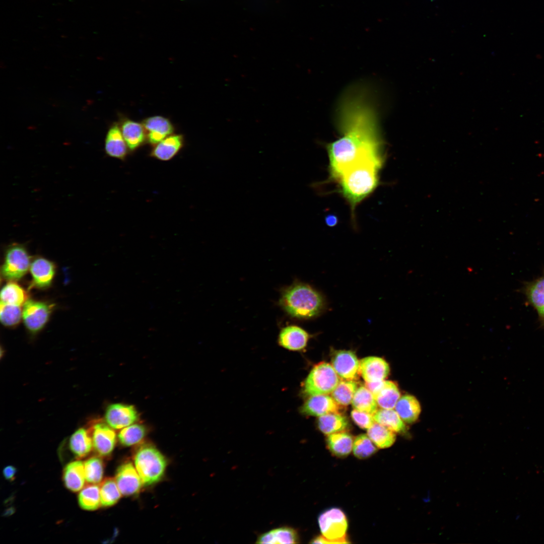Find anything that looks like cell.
I'll return each instance as SVG.
<instances>
[{"label":"cell","mask_w":544,"mask_h":544,"mask_svg":"<svg viewBox=\"0 0 544 544\" xmlns=\"http://www.w3.org/2000/svg\"><path fill=\"white\" fill-rule=\"evenodd\" d=\"M341 379L332 365L320 362L314 366L306 377L303 391L308 396L331 393Z\"/></svg>","instance_id":"obj_6"},{"label":"cell","mask_w":544,"mask_h":544,"mask_svg":"<svg viewBox=\"0 0 544 544\" xmlns=\"http://www.w3.org/2000/svg\"><path fill=\"white\" fill-rule=\"evenodd\" d=\"M70 448L78 459L86 456L93 448L90 430L81 428L76 431L70 439Z\"/></svg>","instance_id":"obj_24"},{"label":"cell","mask_w":544,"mask_h":544,"mask_svg":"<svg viewBox=\"0 0 544 544\" xmlns=\"http://www.w3.org/2000/svg\"><path fill=\"white\" fill-rule=\"evenodd\" d=\"M310 338L309 334L304 329L295 325L283 327L278 336V343L283 348L293 351L303 350Z\"/></svg>","instance_id":"obj_17"},{"label":"cell","mask_w":544,"mask_h":544,"mask_svg":"<svg viewBox=\"0 0 544 544\" xmlns=\"http://www.w3.org/2000/svg\"><path fill=\"white\" fill-rule=\"evenodd\" d=\"M184 145L181 134H171L154 146L151 156L161 161H168L173 158Z\"/></svg>","instance_id":"obj_20"},{"label":"cell","mask_w":544,"mask_h":544,"mask_svg":"<svg viewBox=\"0 0 544 544\" xmlns=\"http://www.w3.org/2000/svg\"><path fill=\"white\" fill-rule=\"evenodd\" d=\"M138 412L132 405L122 403L110 404L106 410L105 420L113 429H120L137 422Z\"/></svg>","instance_id":"obj_9"},{"label":"cell","mask_w":544,"mask_h":544,"mask_svg":"<svg viewBox=\"0 0 544 544\" xmlns=\"http://www.w3.org/2000/svg\"><path fill=\"white\" fill-rule=\"evenodd\" d=\"M342 406L327 394L309 396L300 409L301 413L307 416L320 417L330 413L341 414Z\"/></svg>","instance_id":"obj_14"},{"label":"cell","mask_w":544,"mask_h":544,"mask_svg":"<svg viewBox=\"0 0 544 544\" xmlns=\"http://www.w3.org/2000/svg\"><path fill=\"white\" fill-rule=\"evenodd\" d=\"M100 484L99 487L101 506L106 507L114 505L122 495L115 479L107 478Z\"/></svg>","instance_id":"obj_33"},{"label":"cell","mask_w":544,"mask_h":544,"mask_svg":"<svg viewBox=\"0 0 544 544\" xmlns=\"http://www.w3.org/2000/svg\"><path fill=\"white\" fill-rule=\"evenodd\" d=\"M299 536L297 531L290 527L284 526L271 530L260 535L257 543L286 544L297 543Z\"/></svg>","instance_id":"obj_22"},{"label":"cell","mask_w":544,"mask_h":544,"mask_svg":"<svg viewBox=\"0 0 544 544\" xmlns=\"http://www.w3.org/2000/svg\"><path fill=\"white\" fill-rule=\"evenodd\" d=\"M357 388L358 384L355 380H341L332 392L331 396L339 405L347 406L352 402Z\"/></svg>","instance_id":"obj_35"},{"label":"cell","mask_w":544,"mask_h":544,"mask_svg":"<svg viewBox=\"0 0 544 544\" xmlns=\"http://www.w3.org/2000/svg\"><path fill=\"white\" fill-rule=\"evenodd\" d=\"M322 536L313 539L312 543H347L348 521L344 512L339 508H332L322 513L318 517Z\"/></svg>","instance_id":"obj_5"},{"label":"cell","mask_w":544,"mask_h":544,"mask_svg":"<svg viewBox=\"0 0 544 544\" xmlns=\"http://www.w3.org/2000/svg\"><path fill=\"white\" fill-rule=\"evenodd\" d=\"M395 408L402 421L408 424L415 422L418 420L421 411L419 401L415 396L410 394L400 397Z\"/></svg>","instance_id":"obj_25"},{"label":"cell","mask_w":544,"mask_h":544,"mask_svg":"<svg viewBox=\"0 0 544 544\" xmlns=\"http://www.w3.org/2000/svg\"><path fill=\"white\" fill-rule=\"evenodd\" d=\"M107 423L98 422L90 429L93 448L100 456L110 455L116 442V434Z\"/></svg>","instance_id":"obj_11"},{"label":"cell","mask_w":544,"mask_h":544,"mask_svg":"<svg viewBox=\"0 0 544 544\" xmlns=\"http://www.w3.org/2000/svg\"><path fill=\"white\" fill-rule=\"evenodd\" d=\"M147 434L145 426L133 424L121 429L118 434L120 443L124 446H130L141 442Z\"/></svg>","instance_id":"obj_34"},{"label":"cell","mask_w":544,"mask_h":544,"mask_svg":"<svg viewBox=\"0 0 544 544\" xmlns=\"http://www.w3.org/2000/svg\"><path fill=\"white\" fill-rule=\"evenodd\" d=\"M373 417L375 422L394 432L403 433L406 431V426L403 421L393 409L377 410Z\"/></svg>","instance_id":"obj_27"},{"label":"cell","mask_w":544,"mask_h":544,"mask_svg":"<svg viewBox=\"0 0 544 544\" xmlns=\"http://www.w3.org/2000/svg\"><path fill=\"white\" fill-rule=\"evenodd\" d=\"M30 264V257L25 247L14 243L9 246L6 251L1 274L6 280H18L27 273Z\"/></svg>","instance_id":"obj_7"},{"label":"cell","mask_w":544,"mask_h":544,"mask_svg":"<svg viewBox=\"0 0 544 544\" xmlns=\"http://www.w3.org/2000/svg\"><path fill=\"white\" fill-rule=\"evenodd\" d=\"M527 294L530 302L544 320V278L529 286Z\"/></svg>","instance_id":"obj_37"},{"label":"cell","mask_w":544,"mask_h":544,"mask_svg":"<svg viewBox=\"0 0 544 544\" xmlns=\"http://www.w3.org/2000/svg\"><path fill=\"white\" fill-rule=\"evenodd\" d=\"M365 386L373 394L381 409H393L400 398V392L395 383L391 381L367 383Z\"/></svg>","instance_id":"obj_13"},{"label":"cell","mask_w":544,"mask_h":544,"mask_svg":"<svg viewBox=\"0 0 544 544\" xmlns=\"http://www.w3.org/2000/svg\"><path fill=\"white\" fill-rule=\"evenodd\" d=\"M353 442L352 436L345 431L328 435L326 439L328 449L338 457L348 455L353 449Z\"/></svg>","instance_id":"obj_26"},{"label":"cell","mask_w":544,"mask_h":544,"mask_svg":"<svg viewBox=\"0 0 544 544\" xmlns=\"http://www.w3.org/2000/svg\"><path fill=\"white\" fill-rule=\"evenodd\" d=\"M338 219L336 216L329 215L325 218V222L327 226H334L337 223Z\"/></svg>","instance_id":"obj_42"},{"label":"cell","mask_w":544,"mask_h":544,"mask_svg":"<svg viewBox=\"0 0 544 544\" xmlns=\"http://www.w3.org/2000/svg\"><path fill=\"white\" fill-rule=\"evenodd\" d=\"M318 427L320 431L328 435L345 431L349 427V422L341 414L330 413L319 417Z\"/></svg>","instance_id":"obj_28"},{"label":"cell","mask_w":544,"mask_h":544,"mask_svg":"<svg viewBox=\"0 0 544 544\" xmlns=\"http://www.w3.org/2000/svg\"><path fill=\"white\" fill-rule=\"evenodd\" d=\"M142 124L146 131L147 141L154 146L172 134L175 129L169 119L159 115L144 119Z\"/></svg>","instance_id":"obj_15"},{"label":"cell","mask_w":544,"mask_h":544,"mask_svg":"<svg viewBox=\"0 0 544 544\" xmlns=\"http://www.w3.org/2000/svg\"><path fill=\"white\" fill-rule=\"evenodd\" d=\"M79 503L85 510L92 511L101 505L100 487L97 484H89L82 488L78 496Z\"/></svg>","instance_id":"obj_31"},{"label":"cell","mask_w":544,"mask_h":544,"mask_svg":"<svg viewBox=\"0 0 544 544\" xmlns=\"http://www.w3.org/2000/svg\"><path fill=\"white\" fill-rule=\"evenodd\" d=\"M23 306L24 323L30 331L35 333L42 329L47 322L53 305L30 299Z\"/></svg>","instance_id":"obj_8"},{"label":"cell","mask_w":544,"mask_h":544,"mask_svg":"<svg viewBox=\"0 0 544 544\" xmlns=\"http://www.w3.org/2000/svg\"><path fill=\"white\" fill-rule=\"evenodd\" d=\"M86 481L89 484H98L102 482L104 472V463L99 456H93L84 463Z\"/></svg>","instance_id":"obj_36"},{"label":"cell","mask_w":544,"mask_h":544,"mask_svg":"<svg viewBox=\"0 0 544 544\" xmlns=\"http://www.w3.org/2000/svg\"><path fill=\"white\" fill-rule=\"evenodd\" d=\"M128 147L123 137L120 127L113 123L109 128L105 140V151L111 157L124 160L127 154Z\"/></svg>","instance_id":"obj_18"},{"label":"cell","mask_w":544,"mask_h":544,"mask_svg":"<svg viewBox=\"0 0 544 544\" xmlns=\"http://www.w3.org/2000/svg\"><path fill=\"white\" fill-rule=\"evenodd\" d=\"M27 300L26 291L16 283L9 282L2 289L1 302L22 307Z\"/></svg>","instance_id":"obj_32"},{"label":"cell","mask_w":544,"mask_h":544,"mask_svg":"<svg viewBox=\"0 0 544 544\" xmlns=\"http://www.w3.org/2000/svg\"><path fill=\"white\" fill-rule=\"evenodd\" d=\"M367 435L376 446L380 448L389 447L396 438L394 432L376 422L367 429Z\"/></svg>","instance_id":"obj_30"},{"label":"cell","mask_w":544,"mask_h":544,"mask_svg":"<svg viewBox=\"0 0 544 544\" xmlns=\"http://www.w3.org/2000/svg\"><path fill=\"white\" fill-rule=\"evenodd\" d=\"M340 122L342 136L326 146L330 178L335 181L357 161L382 154L375 113L362 99H354L345 104Z\"/></svg>","instance_id":"obj_1"},{"label":"cell","mask_w":544,"mask_h":544,"mask_svg":"<svg viewBox=\"0 0 544 544\" xmlns=\"http://www.w3.org/2000/svg\"><path fill=\"white\" fill-rule=\"evenodd\" d=\"M389 371L388 363L380 357L370 356L360 361V374L367 383L384 380Z\"/></svg>","instance_id":"obj_16"},{"label":"cell","mask_w":544,"mask_h":544,"mask_svg":"<svg viewBox=\"0 0 544 544\" xmlns=\"http://www.w3.org/2000/svg\"><path fill=\"white\" fill-rule=\"evenodd\" d=\"M21 318H22L21 306L1 302L0 319L4 325L9 327L14 326L19 323Z\"/></svg>","instance_id":"obj_39"},{"label":"cell","mask_w":544,"mask_h":544,"mask_svg":"<svg viewBox=\"0 0 544 544\" xmlns=\"http://www.w3.org/2000/svg\"><path fill=\"white\" fill-rule=\"evenodd\" d=\"M332 366L337 375L345 380H355L360 374V361L352 351H335L331 359Z\"/></svg>","instance_id":"obj_10"},{"label":"cell","mask_w":544,"mask_h":544,"mask_svg":"<svg viewBox=\"0 0 544 544\" xmlns=\"http://www.w3.org/2000/svg\"><path fill=\"white\" fill-rule=\"evenodd\" d=\"M133 461L145 486L158 482L164 475L167 464L163 455L149 444H144L139 447L134 454Z\"/></svg>","instance_id":"obj_4"},{"label":"cell","mask_w":544,"mask_h":544,"mask_svg":"<svg viewBox=\"0 0 544 544\" xmlns=\"http://www.w3.org/2000/svg\"><path fill=\"white\" fill-rule=\"evenodd\" d=\"M352 450L355 456L360 459L367 458L377 450L373 442L365 434H361L356 437L353 442Z\"/></svg>","instance_id":"obj_38"},{"label":"cell","mask_w":544,"mask_h":544,"mask_svg":"<svg viewBox=\"0 0 544 544\" xmlns=\"http://www.w3.org/2000/svg\"><path fill=\"white\" fill-rule=\"evenodd\" d=\"M63 479L66 488L72 492H78L83 488L86 480L84 464L81 461H75L66 465Z\"/></svg>","instance_id":"obj_23"},{"label":"cell","mask_w":544,"mask_h":544,"mask_svg":"<svg viewBox=\"0 0 544 544\" xmlns=\"http://www.w3.org/2000/svg\"><path fill=\"white\" fill-rule=\"evenodd\" d=\"M352 404L354 409L372 415L378 410V404L373 394L366 386H360L357 388Z\"/></svg>","instance_id":"obj_29"},{"label":"cell","mask_w":544,"mask_h":544,"mask_svg":"<svg viewBox=\"0 0 544 544\" xmlns=\"http://www.w3.org/2000/svg\"><path fill=\"white\" fill-rule=\"evenodd\" d=\"M351 417L354 422L363 429H368L375 423L373 415L355 409L352 411Z\"/></svg>","instance_id":"obj_40"},{"label":"cell","mask_w":544,"mask_h":544,"mask_svg":"<svg viewBox=\"0 0 544 544\" xmlns=\"http://www.w3.org/2000/svg\"><path fill=\"white\" fill-rule=\"evenodd\" d=\"M29 269L34 285L40 288L48 287L55 273L54 263L43 257H38L33 260Z\"/></svg>","instance_id":"obj_19"},{"label":"cell","mask_w":544,"mask_h":544,"mask_svg":"<svg viewBox=\"0 0 544 544\" xmlns=\"http://www.w3.org/2000/svg\"><path fill=\"white\" fill-rule=\"evenodd\" d=\"M115 480L122 495L124 496L137 494L143 485L135 466L129 461L118 468Z\"/></svg>","instance_id":"obj_12"},{"label":"cell","mask_w":544,"mask_h":544,"mask_svg":"<svg viewBox=\"0 0 544 544\" xmlns=\"http://www.w3.org/2000/svg\"><path fill=\"white\" fill-rule=\"evenodd\" d=\"M279 305L293 318L310 319L322 312L325 302L316 290L307 284L297 282L283 290Z\"/></svg>","instance_id":"obj_3"},{"label":"cell","mask_w":544,"mask_h":544,"mask_svg":"<svg viewBox=\"0 0 544 544\" xmlns=\"http://www.w3.org/2000/svg\"><path fill=\"white\" fill-rule=\"evenodd\" d=\"M120 127L128 149L131 151L138 149L147 140L146 131L142 123L125 119Z\"/></svg>","instance_id":"obj_21"},{"label":"cell","mask_w":544,"mask_h":544,"mask_svg":"<svg viewBox=\"0 0 544 544\" xmlns=\"http://www.w3.org/2000/svg\"><path fill=\"white\" fill-rule=\"evenodd\" d=\"M384 162L383 154L360 159L345 169L336 180L341 193L351 207L352 216L357 206L379 185Z\"/></svg>","instance_id":"obj_2"},{"label":"cell","mask_w":544,"mask_h":544,"mask_svg":"<svg viewBox=\"0 0 544 544\" xmlns=\"http://www.w3.org/2000/svg\"><path fill=\"white\" fill-rule=\"evenodd\" d=\"M16 473V468L13 466H8L4 469L3 473L6 479L12 481L14 479Z\"/></svg>","instance_id":"obj_41"}]
</instances>
